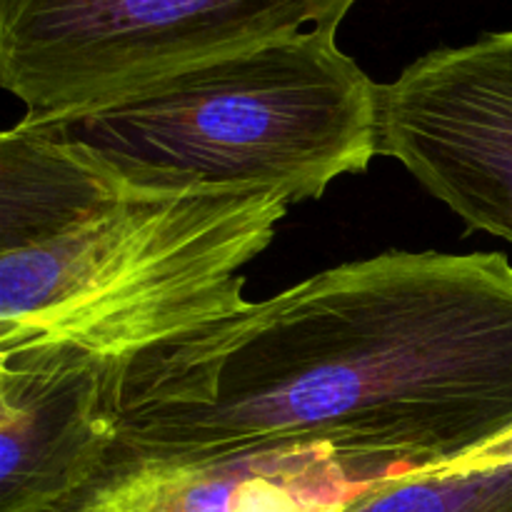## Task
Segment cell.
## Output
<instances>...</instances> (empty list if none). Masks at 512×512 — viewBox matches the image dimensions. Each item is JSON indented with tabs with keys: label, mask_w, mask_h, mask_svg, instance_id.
Instances as JSON below:
<instances>
[{
	"label": "cell",
	"mask_w": 512,
	"mask_h": 512,
	"mask_svg": "<svg viewBox=\"0 0 512 512\" xmlns=\"http://www.w3.org/2000/svg\"><path fill=\"white\" fill-rule=\"evenodd\" d=\"M512 433V263L388 250L125 363L115 443L150 458L283 445L445 468Z\"/></svg>",
	"instance_id": "cell-1"
},
{
	"label": "cell",
	"mask_w": 512,
	"mask_h": 512,
	"mask_svg": "<svg viewBox=\"0 0 512 512\" xmlns=\"http://www.w3.org/2000/svg\"><path fill=\"white\" fill-rule=\"evenodd\" d=\"M280 190L130 183L80 150L0 135V353L73 345L130 363L238 313Z\"/></svg>",
	"instance_id": "cell-2"
},
{
	"label": "cell",
	"mask_w": 512,
	"mask_h": 512,
	"mask_svg": "<svg viewBox=\"0 0 512 512\" xmlns=\"http://www.w3.org/2000/svg\"><path fill=\"white\" fill-rule=\"evenodd\" d=\"M15 125L130 183L263 185L295 205L378 158V83L338 33H303Z\"/></svg>",
	"instance_id": "cell-3"
},
{
	"label": "cell",
	"mask_w": 512,
	"mask_h": 512,
	"mask_svg": "<svg viewBox=\"0 0 512 512\" xmlns=\"http://www.w3.org/2000/svg\"><path fill=\"white\" fill-rule=\"evenodd\" d=\"M355 3L0 0V83L23 118H40L255 45L338 33Z\"/></svg>",
	"instance_id": "cell-4"
},
{
	"label": "cell",
	"mask_w": 512,
	"mask_h": 512,
	"mask_svg": "<svg viewBox=\"0 0 512 512\" xmlns=\"http://www.w3.org/2000/svg\"><path fill=\"white\" fill-rule=\"evenodd\" d=\"M378 155L468 228L512 243V30L430 50L378 83Z\"/></svg>",
	"instance_id": "cell-5"
},
{
	"label": "cell",
	"mask_w": 512,
	"mask_h": 512,
	"mask_svg": "<svg viewBox=\"0 0 512 512\" xmlns=\"http://www.w3.org/2000/svg\"><path fill=\"white\" fill-rule=\"evenodd\" d=\"M418 470L433 468L328 445L150 458L113 443L100 468L45 512H345Z\"/></svg>",
	"instance_id": "cell-6"
},
{
	"label": "cell",
	"mask_w": 512,
	"mask_h": 512,
	"mask_svg": "<svg viewBox=\"0 0 512 512\" xmlns=\"http://www.w3.org/2000/svg\"><path fill=\"white\" fill-rule=\"evenodd\" d=\"M125 363L73 345L0 353V512H45L118 438Z\"/></svg>",
	"instance_id": "cell-7"
},
{
	"label": "cell",
	"mask_w": 512,
	"mask_h": 512,
	"mask_svg": "<svg viewBox=\"0 0 512 512\" xmlns=\"http://www.w3.org/2000/svg\"><path fill=\"white\" fill-rule=\"evenodd\" d=\"M345 512H512V433L460 463L383 485Z\"/></svg>",
	"instance_id": "cell-8"
}]
</instances>
